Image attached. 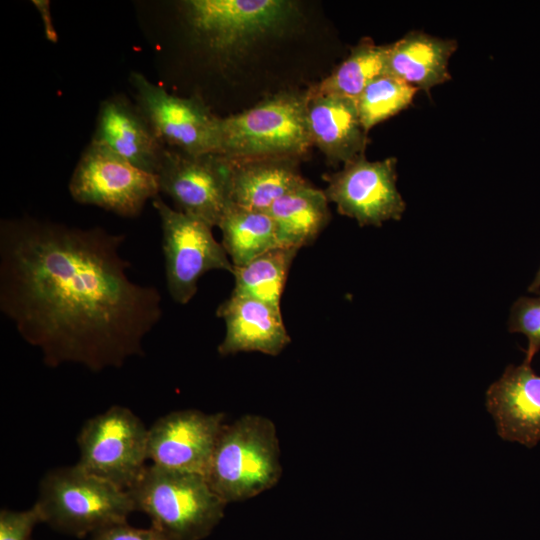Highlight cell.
I'll return each mask as SVG.
<instances>
[{"mask_svg": "<svg viewBox=\"0 0 540 540\" xmlns=\"http://www.w3.org/2000/svg\"><path fill=\"white\" fill-rule=\"evenodd\" d=\"M124 234L32 217L0 224V311L49 367L93 372L144 354L161 294L129 278Z\"/></svg>", "mask_w": 540, "mask_h": 540, "instance_id": "1", "label": "cell"}, {"mask_svg": "<svg viewBox=\"0 0 540 540\" xmlns=\"http://www.w3.org/2000/svg\"><path fill=\"white\" fill-rule=\"evenodd\" d=\"M280 455L273 421L245 414L223 426L205 477L226 504L245 501L279 482Z\"/></svg>", "mask_w": 540, "mask_h": 540, "instance_id": "2", "label": "cell"}, {"mask_svg": "<svg viewBox=\"0 0 540 540\" xmlns=\"http://www.w3.org/2000/svg\"><path fill=\"white\" fill-rule=\"evenodd\" d=\"M136 511L173 540H202L224 516L227 505L205 476L147 465L127 490Z\"/></svg>", "mask_w": 540, "mask_h": 540, "instance_id": "3", "label": "cell"}, {"mask_svg": "<svg viewBox=\"0 0 540 540\" xmlns=\"http://www.w3.org/2000/svg\"><path fill=\"white\" fill-rule=\"evenodd\" d=\"M35 504L43 522L75 537L124 523L136 511L128 491L77 464L48 471L40 481Z\"/></svg>", "mask_w": 540, "mask_h": 540, "instance_id": "4", "label": "cell"}, {"mask_svg": "<svg viewBox=\"0 0 540 540\" xmlns=\"http://www.w3.org/2000/svg\"><path fill=\"white\" fill-rule=\"evenodd\" d=\"M312 146L305 94H278L241 113L218 119L216 153L231 160L296 159Z\"/></svg>", "mask_w": 540, "mask_h": 540, "instance_id": "5", "label": "cell"}, {"mask_svg": "<svg viewBox=\"0 0 540 540\" xmlns=\"http://www.w3.org/2000/svg\"><path fill=\"white\" fill-rule=\"evenodd\" d=\"M84 471L129 490L148 460V429L130 409L114 405L85 421L77 436Z\"/></svg>", "mask_w": 540, "mask_h": 540, "instance_id": "6", "label": "cell"}, {"mask_svg": "<svg viewBox=\"0 0 540 540\" xmlns=\"http://www.w3.org/2000/svg\"><path fill=\"white\" fill-rule=\"evenodd\" d=\"M162 228V250L169 295L185 305L198 290L206 272H233V264L204 221L169 207L159 196L152 200Z\"/></svg>", "mask_w": 540, "mask_h": 540, "instance_id": "7", "label": "cell"}, {"mask_svg": "<svg viewBox=\"0 0 540 540\" xmlns=\"http://www.w3.org/2000/svg\"><path fill=\"white\" fill-rule=\"evenodd\" d=\"M68 190L77 203L131 218L142 212L149 199L159 196L160 184L158 175L91 141L73 171Z\"/></svg>", "mask_w": 540, "mask_h": 540, "instance_id": "8", "label": "cell"}, {"mask_svg": "<svg viewBox=\"0 0 540 540\" xmlns=\"http://www.w3.org/2000/svg\"><path fill=\"white\" fill-rule=\"evenodd\" d=\"M232 162L218 153L190 155L166 147L158 172L160 192L168 195L179 211L218 226L232 204Z\"/></svg>", "mask_w": 540, "mask_h": 540, "instance_id": "9", "label": "cell"}, {"mask_svg": "<svg viewBox=\"0 0 540 540\" xmlns=\"http://www.w3.org/2000/svg\"><path fill=\"white\" fill-rule=\"evenodd\" d=\"M137 106L159 140L169 148L190 154L216 153L219 117L197 96L184 98L132 72Z\"/></svg>", "mask_w": 540, "mask_h": 540, "instance_id": "10", "label": "cell"}, {"mask_svg": "<svg viewBox=\"0 0 540 540\" xmlns=\"http://www.w3.org/2000/svg\"><path fill=\"white\" fill-rule=\"evenodd\" d=\"M396 162L394 157L369 161L362 155L344 164L340 171L325 176L328 201L361 226L401 219L406 204L396 186Z\"/></svg>", "mask_w": 540, "mask_h": 540, "instance_id": "11", "label": "cell"}, {"mask_svg": "<svg viewBox=\"0 0 540 540\" xmlns=\"http://www.w3.org/2000/svg\"><path fill=\"white\" fill-rule=\"evenodd\" d=\"M183 6L193 31L219 53L276 30L293 12L292 2L283 0H190Z\"/></svg>", "mask_w": 540, "mask_h": 540, "instance_id": "12", "label": "cell"}, {"mask_svg": "<svg viewBox=\"0 0 540 540\" xmlns=\"http://www.w3.org/2000/svg\"><path fill=\"white\" fill-rule=\"evenodd\" d=\"M224 425L222 412H170L148 429V460L162 468L205 476Z\"/></svg>", "mask_w": 540, "mask_h": 540, "instance_id": "13", "label": "cell"}, {"mask_svg": "<svg viewBox=\"0 0 540 540\" xmlns=\"http://www.w3.org/2000/svg\"><path fill=\"white\" fill-rule=\"evenodd\" d=\"M498 436L533 448L540 442V375L530 363L509 365L486 391Z\"/></svg>", "mask_w": 540, "mask_h": 540, "instance_id": "14", "label": "cell"}, {"mask_svg": "<svg viewBox=\"0 0 540 540\" xmlns=\"http://www.w3.org/2000/svg\"><path fill=\"white\" fill-rule=\"evenodd\" d=\"M91 141L133 166L156 175L166 148L137 104L122 95L112 96L100 104Z\"/></svg>", "mask_w": 540, "mask_h": 540, "instance_id": "15", "label": "cell"}, {"mask_svg": "<svg viewBox=\"0 0 540 540\" xmlns=\"http://www.w3.org/2000/svg\"><path fill=\"white\" fill-rule=\"evenodd\" d=\"M305 112L311 141L330 163L346 164L364 155L368 132L356 100L311 88L305 93Z\"/></svg>", "mask_w": 540, "mask_h": 540, "instance_id": "16", "label": "cell"}, {"mask_svg": "<svg viewBox=\"0 0 540 540\" xmlns=\"http://www.w3.org/2000/svg\"><path fill=\"white\" fill-rule=\"evenodd\" d=\"M226 332L218 346L222 356L239 352L279 355L291 342L281 311L265 302L231 293L217 308Z\"/></svg>", "mask_w": 540, "mask_h": 540, "instance_id": "17", "label": "cell"}, {"mask_svg": "<svg viewBox=\"0 0 540 540\" xmlns=\"http://www.w3.org/2000/svg\"><path fill=\"white\" fill-rule=\"evenodd\" d=\"M231 162V201L247 209L268 211L276 200L307 182L300 174L294 158H258Z\"/></svg>", "mask_w": 540, "mask_h": 540, "instance_id": "18", "label": "cell"}, {"mask_svg": "<svg viewBox=\"0 0 540 540\" xmlns=\"http://www.w3.org/2000/svg\"><path fill=\"white\" fill-rule=\"evenodd\" d=\"M456 48L453 39L411 31L388 44L387 73L428 92L451 78L448 63Z\"/></svg>", "mask_w": 540, "mask_h": 540, "instance_id": "19", "label": "cell"}, {"mask_svg": "<svg viewBox=\"0 0 540 540\" xmlns=\"http://www.w3.org/2000/svg\"><path fill=\"white\" fill-rule=\"evenodd\" d=\"M325 192L308 182L283 195L267 211L282 247L300 249L314 242L330 219Z\"/></svg>", "mask_w": 540, "mask_h": 540, "instance_id": "20", "label": "cell"}, {"mask_svg": "<svg viewBox=\"0 0 540 540\" xmlns=\"http://www.w3.org/2000/svg\"><path fill=\"white\" fill-rule=\"evenodd\" d=\"M218 227L233 266H242L265 252L282 247L274 220L267 211L231 204Z\"/></svg>", "mask_w": 540, "mask_h": 540, "instance_id": "21", "label": "cell"}, {"mask_svg": "<svg viewBox=\"0 0 540 540\" xmlns=\"http://www.w3.org/2000/svg\"><path fill=\"white\" fill-rule=\"evenodd\" d=\"M299 249L277 247L242 266H234L232 293L255 298L280 309L291 264Z\"/></svg>", "mask_w": 540, "mask_h": 540, "instance_id": "22", "label": "cell"}, {"mask_svg": "<svg viewBox=\"0 0 540 540\" xmlns=\"http://www.w3.org/2000/svg\"><path fill=\"white\" fill-rule=\"evenodd\" d=\"M387 45L362 39L335 70L312 89L320 93L345 96L354 100L367 85L387 73Z\"/></svg>", "mask_w": 540, "mask_h": 540, "instance_id": "23", "label": "cell"}, {"mask_svg": "<svg viewBox=\"0 0 540 540\" xmlns=\"http://www.w3.org/2000/svg\"><path fill=\"white\" fill-rule=\"evenodd\" d=\"M417 91V88L388 73L374 79L356 100L364 129L368 132L378 123L406 109Z\"/></svg>", "mask_w": 540, "mask_h": 540, "instance_id": "24", "label": "cell"}, {"mask_svg": "<svg viewBox=\"0 0 540 540\" xmlns=\"http://www.w3.org/2000/svg\"><path fill=\"white\" fill-rule=\"evenodd\" d=\"M508 329L511 333L526 336L528 345L524 361L531 364L540 350V294L536 297L521 296L513 303Z\"/></svg>", "mask_w": 540, "mask_h": 540, "instance_id": "25", "label": "cell"}, {"mask_svg": "<svg viewBox=\"0 0 540 540\" xmlns=\"http://www.w3.org/2000/svg\"><path fill=\"white\" fill-rule=\"evenodd\" d=\"M43 522L36 504L24 511H0V540H32L34 527Z\"/></svg>", "mask_w": 540, "mask_h": 540, "instance_id": "26", "label": "cell"}, {"mask_svg": "<svg viewBox=\"0 0 540 540\" xmlns=\"http://www.w3.org/2000/svg\"><path fill=\"white\" fill-rule=\"evenodd\" d=\"M91 540H173L160 530L132 527L124 523L108 526L91 535Z\"/></svg>", "mask_w": 540, "mask_h": 540, "instance_id": "27", "label": "cell"}, {"mask_svg": "<svg viewBox=\"0 0 540 540\" xmlns=\"http://www.w3.org/2000/svg\"><path fill=\"white\" fill-rule=\"evenodd\" d=\"M33 3L36 6V8L39 10L41 17L43 19L46 37L50 41L56 42L57 34L53 28L52 21L50 20L51 14H50V9H49V2L36 0V1H33Z\"/></svg>", "mask_w": 540, "mask_h": 540, "instance_id": "28", "label": "cell"}, {"mask_svg": "<svg viewBox=\"0 0 540 540\" xmlns=\"http://www.w3.org/2000/svg\"><path fill=\"white\" fill-rule=\"evenodd\" d=\"M539 289H540V267H539L533 281L531 282V284L528 287V292L534 293V292L539 291Z\"/></svg>", "mask_w": 540, "mask_h": 540, "instance_id": "29", "label": "cell"}]
</instances>
